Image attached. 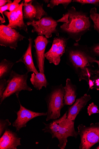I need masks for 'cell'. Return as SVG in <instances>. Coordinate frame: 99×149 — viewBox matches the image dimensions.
Wrapping results in <instances>:
<instances>
[{
    "mask_svg": "<svg viewBox=\"0 0 99 149\" xmlns=\"http://www.w3.org/2000/svg\"><path fill=\"white\" fill-rule=\"evenodd\" d=\"M28 73L27 72L24 74H20L12 71L7 81L6 87L3 96L0 99V104H1L6 98L12 95L15 94L18 98L19 93L21 91H31L33 90L27 84Z\"/></svg>",
    "mask_w": 99,
    "mask_h": 149,
    "instance_id": "5",
    "label": "cell"
},
{
    "mask_svg": "<svg viewBox=\"0 0 99 149\" xmlns=\"http://www.w3.org/2000/svg\"><path fill=\"white\" fill-rule=\"evenodd\" d=\"M72 1V0H51L50 1L47 7L53 9L56 6L62 4L66 9L69 4Z\"/></svg>",
    "mask_w": 99,
    "mask_h": 149,
    "instance_id": "21",
    "label": "cell"
},
{
    "mask_svg": "<svg viewBox=\"0 0 99 149\" xmlns=\"http://www.w3.org/2000/svg\"><path fill=\"white\" fill-rule=\"evenodd\" d=\"M29 44L26 50L24 52L21 58L16 63H23L25 65L27 72H33L36 74L39 72L34 64L32 55L33 41L32 39L30 37L28 39Z\"/></svg>",
    "mask_w": 99,
    "mask_h": 149,
    "instance_id": "16",
    "label": "cell"
},
{
    "mask_svg": "<svg viewBox=\"0 0 99 149\" xmlns=\"http://www.w3.org/2000/svg\"><path fill=\"white\" fill-rule=\"evenodd\" d=\"M30 80L34 87L37 90H40L44 87L46 88L49 84L45 74L40 72L37 74L33 73Z\"/></svg>",
    "mask_w": 99,
    "mask_h": 149,
    "instance_id": "18",
    "label": "cell"
},
{
    "mask_svg": "<svg viewBox=\"0 0 99 149\" xmlns=\"http://www.w3.org/2000/svg\"><path fill=\"white\" fill-rule=\"evenodd\" d=\"M21 1V0H14L10 5L8 10L9 12H12L17 9L19 7V3Z\"/></svg>",
    "mask_w": 99,
    "mask_h": 149,
    "instance_id": "27",
    "label": "cell"
},
{
    "mask_svg": "<svg viewBox=\"0 0 99 149\" xmlns=\"http://www.w3.org/2000/svg\"><path fill=\"white\" fill-rule=\"evenodd\" d=\"M23 13L24 19L29 22L38 21L48 16L44 9L43 4L32 0L29 3H24Z\"/></svg>",
    "mask_w": 99,
    "mask_h": 149,
    "instance_id": "10",
    "label": "cell"
},
{
    "mask_svg": "<svg viewBox=\"0 0 99 149\" xmlns=\"http://www.w3.org/2000/svg\"><path fill=\"white\" fill-rule=\"evenodd\" d=\"M44 2H45L46 3H49V2L50 1H44Z\"/></svg>",
    "mask_w": 99,
    "mask_h": 149,
    "instance_id": "33",
    "label": "cell"
},
{
    "mask_svg": "<svg viewBox=\"0 0 99 149\" xmlns=\"http://www.w3.org/2000/svg\"><path fill=\"white\" fill-rule=\"evenodd\" d=\"M67 113V111L61 118L53 120L49 124L43 122L45 127L42 130L51 134L52 139L57 138L59 141L58 147L61 149L65 148L68 137L77 138L79 135L75 129V121L68 119Z\"/></svg>",
    "mask_w": 99,
    "mask_h": 149,
    "instance_id": "3",
    "label": "cell"
},
{
    "mask_svg": "<svg viewBox=\"0 0 99 149\" xmlns=\"http://www.w3.org/2000/svg\"><path fill=\"white\" fill-rule=\"evenodd\" d=\"M66 86L64 87L65 94L64 97V105H71L75 101L77 96V87L73 84L69 78L66 80Z\"/></svg>",
    "mask_w": 99,
    "mask_h": 149,
    "instance_id": "17",
    "label": "cell"
},
{
    "mask_svg": "<svg viewBox=\"0 0 99 149\" xmlns=\"http://www.w3.org/2000/svg\"><path fill=\"white\" fill-rule=\"evenodd\" d=\"M78 128L81 139L79 149H90L99 142V123H91L89 127L80 124Z\"/></svg>",
    "mask_w": 99,
    "mask_h": 149,
    "instance_id": "6",
    "label": "cell"
},
{
    "mask_svg": "<svg viewBox=\"0 0 99 149\" xmlns=\"http://www.w3.org/2000/svg\"><path fill=\"white\" fill-rule=\"evenodd\" d=\"M95 149H99V145L97 147L95 148Z\"/></svg>",
    "mask_w": 99,
    "mask_h": 149,
    "instance_id": "34",
    "label": "cell"
},
{
    "mask_svg": "<svg viewBox=\"0 0 99 149\" xmlns=\"http://www.w3.org/2000/svg\"><path fill=\"white\" fill-rule=\"evenodd\" d=\"M90 17L94 23V28L98 33L99 35V13L97 11V9L94 7L90 11Z\"/></svg>",
    "mask_w": 99,
    "mask_h": 149,
    "instance_id": "20",
    "label": "cell"
},
{
    "mask_svg": "<svg viewBox=\"0 0 99 149\" xmlns=\"http://www.w3.org/2000/svg\"><path fill=\"white\" fill-rule=\"evenodd\" d=\"M0 20H1V23H4L6 22L5 19L3 18L1 16H0Z\"/></svg>",
    "mask_w": 99,
    "mask_h": 149,
    "instance_id": "31",
    "label": "cell"
},
{
    "mask_svg": "<svg viewBox=\"0 0 99 149\" xmlns=\"http://www.w3.org/2000/svg\"><path fill=\"white\" fill-rule=\"evenodd\" d=\"M10 0H1L0 1V7L4 6L8 3H12Z\"/></svg>",
    "mask_w": 99,
    "mask_h": 149,
    "instance_id": "30",
    "label": "cell"
},
{
    "mask_svg": "<svg viewBox=\"0 0 99 149\" xmlns=\"http://www.w3.org/2000/svg\"><path fill=\"white\" fill-rule=\"evenodd\" d=\"M87 113L89 116L93 114L99 113L97 106L93 102L90 104L88 107Z\"/></svg>",
    "mask_w": 99,
    "mask_h": 149,
    "instance_id": "24",
    "label": "cell"
},
{
    "mask_svg": "<svg viewBox=\"0 0 99 149\" xmlns=\"http://www.w3.org/2000/svg\"><path fill=\"white\" fill-rule=\"evenodd\" d=\"M56 21L64 23L60 27L61 30L67 34L68 39L71 38L76 42L79 41L82 36L89 30L91 25L86 13L77 10L73 6Z\"/></svg>",
    "mask_w": 99,
    "mask_h": 149,
    "instance_id": "2",
    "label": "cell"
},
{
    "mask_svg": "<svg viewBox=\"0 0 99 149\" xmlns=\"http://www.w3.org/2000/svg\"><path fill=\"white\" fill-rule=\"evenodd\" d=\"M67 63L77 75L80 81L89 80L94 73L91 68L96 58L91 55L87 47L78 42L67 47L66 52Z\"/></svg>",
    "mask_w": 99,
    "mask_h": 149,
    "instance_id": "1",
    "label": "cell"
},
{
    "mask_svg": "<svg viewBox=\"0 0 99 149\" xmlns=\"http://www.w3.org/2000/svg\"><path fill=\"white\" fill-rule=\"evenodd\" d=\"M21 140L16 132L8 129L0 139V149H17L21 146Z\"/></svg>",
    "mask_w": 99,
    "mask_h": 149,
    "instance_id": "14",
    "label": "cell"
},
{
    "mask_svg": "<svg viewBox=\"0 0 99 149\" xmlns=\"http://www.w3.org/2000/svg\"><path fill=\"white\" fill-rule=\"evenodd\" d=\"M64 87L62 84L51 87L50 93L46 98L48 109L47 121L60 117L61 111L64 106Z\"/></svg>",
    "mask_w": 99,
    "mask_h": 149,
    "instance_id": "4",
    "label": "cell"
},
{
    "mask_svg": "<svg viewBox=\"0 0 99 149\" xmlns=\"http://www.w3.org/2000/svg\"><path fill=\"white\" fill-rule=\"evenodd\" d=\"M7 81L5 79H0V99L3 97L7 86Z\"/></svg>",
    "mask_w": 99,
    "mask_h": 149,
    "instance_id": "26",
    "label": "cell"
},
{
    "mask_svg": "<svg viewBox=\"0 0 99 149\" xmlns=\"http://www.w3.org/2000/svg\"><path fill=\"white\" fill-rule=\"evenodd\" d=\"M26 25L32 26V32L36 33L38 36L45 35L47 38L51 37L53 33L59 36V33L56 29L57 22L52 17L47 16L38 21H29Z\"/></svg>",
    "mask_w": 99,
    "mask_h": 149,
    "instance_id": "7",
    "label": "cell"
},
{
    "mask_svg": "<svg viewBox=\"0 0 99 149\" xmlns=\"http://www.w3.org/2000/svg\"><path fill=\"white\" fill-rule=\"evenodd\" d=\"M73 2L80 3L82 6L86 4H91L97 5L99 4V0H73Z\"/></svg>",
    "mask_w": 99,
    "mask_h": 149,
    "instance_id": "25",
    "label": "cell"
},
{
    "mask_svg": "<svg viewBox=\"0 0 99 149\" xmlns=\"http://www.w3.org/2000/svg\"><path fill=\"white\" fill-rule=\"evenodd\" d=\"M68 39L65 37L60 36L53 39L51 48L45 55L50 63L55 65L59 64L61 57L66 52Z\"/></svg>",
    "mask_w": 99,
    "mask_h": 149,
    "instance_id": "8",
    "label": "cell"
},
{
    "mask_svg": "<svg viewBox=\"0 0 99 149\" xmlns=\"http://www.w3.org/2000/svg\"><path fill=\"white\" fill-rule=\"evenodd\" d=\"M93 62L94 63H97L98 65V68H99V61L96 60L93 61Z\"/></svg>",
    "mask_w": 99,
    "mask_h": 149,
    "instance_id": "32",
    "label": "cell"
},
{
    "mask_svg": "<svg viewBox=\"0 0 99 149\" xmlns=\"http://www.w3.org/2000/svg\"><path fill=\"white\" fill-rule=\"evenodd\" d=\"M12 3H8L4 6L0 7V13H1V15H2L3 17V18L5 19V17L4 15V12L5 11H6L7 10H8L9 6Z\"/></svg>",
    "mask_w": 99,
    "mask_h": 149,
    "instance_id": "29",
    "label": "cell"
},
{
    "mask_svg": "<svg viewBox=\"0 0 99 149\" xmlns=\"http://www.w3.org/2000/svg\"><path fill=\"white\" fill-rule=\"evenodd\" d=\"M91 51L94 55L99 56V44L92 47L91 48Z\"/></svg>",
    "mask_w": 99,
    "mask_h": 149,
    "instance_id": "28",
    "label": "cell"
},
{
    "mask_svg": "<svg viewBox=\"0 0 99 149\" xmlns=\"http://www.w3.org/2000/svg\"><path fill=\"white\" fill-rule=\"evenodd\" d=\"M24 3L23 1L17 9L12 12L6 11L4 14L8 20L9 24L7 25L8 26L13 29L23 30L27 33V26L24 20L23 13Z\"/></svg>",
    "mask_w": 99,
    "mask_h": 149,
    "instance_id": "12",
    "label": "cell"
},
{
    "mask_svg": "<svg viewBox=\"0 0 99 149\" xmlns=\"http://www.w3.org/2000/svg\"><path fill=\"white\" fill-rule=\"evenodd\" d=\"M15 63L6 59L2 60L0 63V79H5L11 72Z\"/></svg>",
    "mask_w": 99,
    "mask_h": 149,
    "instance_id": "19",
    "label": "cell"
},
{
    "mask_svg": "<svg viewBox=\"0 0 99 149\" xmlns=\"http://www.w3.org/2000/svg\"><path fill=\"white\" fill-rule=\"evenodd\" d=\"M94 76L91 77L90 79L93 81L94 86L92 87V89L95 88L97 90H99V70L95 71Z\"/></svg>",
    "mask_w": 99,
    "mask_h": 149,
    "instance_id": "23",
    "label": "cell"
},
{
    "mask_svg": "<svg viewBox=\"0 0 99 149\" xmlns=\"http://www.w3.org/2000/svg\"><path fill=\"white\" fill-rule=\"evenodd\" d=\"M34 42L37 66L39 72L44 73L45 52L46 47L50 42L44 36H38L35 39Z\"/></svg>",
    "mask_w": 99,
    "mask_h": 149,
    "instance_id": "13",
    "label": "cell"
},
{
    "mask_svg": "<svg viewBox=\"0 0 99 149\" xmlns=\"http://www.w3.org/2000/svg\"><path fill=\"white\" fill-rule=\"evenodd\" d=\"M25 37L15 29L3 24L0 25V45L15 50L19 42Z\"/></svg>",
    "mask_w": 99,
    "mask_h": 149,
    "instance_id": "9",
    "label": "cell"
},
{
    "mask_svg": "<svg viewBox=\"0 0 99 149\" xmlns=\"http://www.w3.org/2000/svg\"><path fill=\"white\" fill-rule=\"evenodd\" d=\"M11 123L8 119L0 120V137H1Z\"/></svg>",
    "mask_w": 99,
    "mask_h": 149,
    "instance_id": "22",
    "label": "cell"
},
{
    "mask_svg": "<svg viewBox=\"0 0 99 149\" xmlns=\"http://www.w3.org/2000/svg\"><path fill=\"white\" fill-rule=\"evenodd\" d=\"M90 95L85 94L80 98L77 99L73 104L69 107L67 113V118L75 121L77 116L91 99Z\"/></svg>",
    "mask_w": 99,
    "mask_h": 149,
    "instance_id": "15",
    "label": "cell"
},
{
    "mask_svg": "<svg viewBox=\"0 0 99 149\" xmlns=\"http://www.w3.org/2000/svg\"><path fill=\"white\" fill-rule=\"evenodd\" d=\"M20 110L17 112V118L13 123L12 125L19 132L23 128L26 127L27 123L31 120L37 117L47 116V112L38 113L27 109L23 107L19 101Z\"/></svg>",
    "mask_w": 99,
    "mask_h": 149,
    "instance_id": "11",
    "label": "cell"
}]
</instances>
